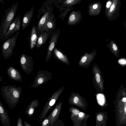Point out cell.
Returning a JSON list of instances; mask_svg holds the SVG:
<instances>
[{
	"instance_id": "2e32d148",
	"label": "cell",
	"mask_w": 126,
	"mask_h": 126,
	"mask_svg": "<svg viewBox=\"0 0 126 126\" xmlns=\"http://www.w3.org/2000/svg\"><path fill=\"white\" fill-rule=\"evenodd\" d=\"M7 73L9 77L14 81L22 82V78L19 71L12 66H10L7 69Z\"/></svg>"
},
{
	"instance_id": "7402d4cb",
	"label": "cell",
	"mask_w": 126,
	"mask_h": 126,
	"mask_svg": "<svg viewBox=\"0 0 126 126\" xmlns=\"http://www.w3.org/2000/svg\"><path fill=\"white\" fill-rule=\"evenodd\" d=\"M107 46L111 52L116 57L118 58L119 57L120 50L119 47L113 40H111L110 43L107 44Z\"/></svg>"
},
{
	"instance_id": "d6a6232c",
	"label": "cell",
	"mask_w": 126,
	"mask_h": 126,
	"mask_svg": "<svg viewBox=\"0 0 126 126\" xmlns=\"http://www.w3.org/2000/svg\"><path fill=\"white\" fill-rule=\"evenodd\" d=\"M24 126H31V125L28 123L26 121H25L24 122Z\"/></svg>"
},
{
	"instance_id": "ba28073f",
	"label": "cell",
	"mask_w": 126,
	"mask_h": 126,
	"mask_svg": "<svg viewBox=\"0 0 126 126\" xmlns=\"http://www.w3.org/2000/svg\"><path fill=\"white\" fill-rule=\"evenodd\" d=\"M112 4L110 8L105 11L106 16L110 20L115 19L117 17L121 4V0H111Z\"/></svg>"
},
{
	"instance_id": "5bb4252c",
	"label": "cell",
	"mask_w": 126,
	"mask_h": 126,
	"mask_svg": "<svg viewBox=\"0 0 126 126\" xmlns=\"http://www.w3.org/2000/svg\"><path fill=\"white\" fill-rule=\"evenodd\" d=\"M50 15L49 12L46 13L39 21L36 28V33L38 36L44 32V26Z\"/></svg>"
},
{
	"instance_id": "8d00e7d4",
	"label": "cell",
	"mask_w": 126,
	"mask_h": 126,
	"mask_svg": "<svg viewBox=\"0 0 126 126\" xmlns=\"http://www.w3.org/2000/svg\"><path fill=\"white\" fill-rule=\"evenodd\" d=\"M124 110L125 112V113H126V107H125L124 109Z\"/></svg>"
},
{
	"instance_id": "44dd1931",
	"label": "cell",
	"mask_w": 126,
	"mask_h": 126,
	"mask_svg": "<svg viewBox=\"0 0 126 126\" xmlns=\"http://www.w3.org/2000/svg\"><path fill=\"white\" fill-rule=\"evenodd\" d=\"M33 9L32 8L26 12L24 16L22 22L21 27L22 30H24L30 23L33 16Z\"/></svg>"
},
{
	"instance_id": "603a6c76",
	"label": "cell",
	"mask_w": 126,
	"mask_h": 126,
	"mask_svg": "<svg viewBox=\"0 0 126 126\" xmlns=\"http://www.w3.org/2000/svg\"><path fill=\"white\" fill-rule=\"evenodd\" d=\"M55 27V22L53 17H50L47 21L44 27V31L53 32Z\"/></svg>"
},
{
	"instance_id": "d4e9b609",
	"label": "cell",
	"mask_w": 126,
	"mask_h": 126,
	"mask_svg": "<svg viewBox=\"0 0 126 126\" xmlns=\"http://www.w3.org/2000/svg\"><path fill=\"white\" fill-rule=\"evenodd\" d=\"M50 113L46 118H45L44 120L41 123V126H49L50 123Z\"/></svg>"
},
{
	"instance_id": "e575fe53",
	"label": "cell",
	"mask_w": 126,
	"mask_h": 126,
	"mask_svg": "<svg viewBox=\"0 0 126 126\" xmlns=\"http://www.w3.org/2000/svg\"><path fill=\"white\" fill-rule=\"evenodd\" d=\"M122 101L123 102H126V97H124L123 98L122 100Z\"/></svg>"
},
{
	"instance_id": "277c9868",
	"label": "cell",
	"mask_w": 126,
	"mask_h": 126,
	"mask_svg": "<svg viewBox=\"0 0 126 126\" xmlns=\"http://www.w3.org/2000/svg\"><path fill=\"white\" fill-rule=\"evenodd\" d=\"M64 88V86L61 87L49 98L42 110L39 120V122L41 121L45 117L50 109L55 104L60 96L62 93Z\"/></svg>"
},
{
	"instance_id": "8992f818",
	"label": "cell",
	"mask_w": 126,
	"mask_h": 126,
	"mask_svg": "<svg viewBox=\"0 0 126 126\" xmlns=\"http://www.w3.org/2000/svg\"><path fill=\"white\" fill-rule=\"evenodd\" d=\"M60 34V29L53 32L49 39L50 40L47 48L46 58V62L49 61L51 58L53 49L56 46Z\"/></svg>"
},
{
	"instance_id": "e0dca14e",
	"label": "cell",
	"mask_w": 126,
	"mask_h": 126,
	"mask_svg": "<svg viewBox=\"0 0 126 126\" xmlns=\"http://www.w3.org/2000/svg\"><path fill=\"white\" fill-rule=\"evenodd\" d=\"M52 54L60 61L68 65H70V63L67 56L56 47L53 50Z\"/></svg>"
},
{
	"instance_id": "836d02e7",
	"label": "cell",
	"mask_w": 126,
	"mask_h": 126,
	"mask_svg": "<svg viewBox=\"0 0 126 126\" xmlns=\"http://www.w3.org/2000/svg\"><path fill=\"white\" fill-rule=\"evenodd\" d=\"M79 116L80 117H82L83 115V113L82 112H79Z\"/></svg>"
},
{
	"instance_id": "ac0fdd59",
	"label": "cell",
	"mask_w": 126,
	"mask_h": 126,
	"mask_svg": "<svg viewBox=\"0 0 126 126\" xmlns=\"http://www.w3.org/2000/svg\"><path fill=\"white\" fill-rule=\"evenodd\" d=\"M52 32H45L38 36L35 46L36 48H39L45 44Z\"/></svg>"
},
{
	"instance_id": "d6986e66",
	"label": "cell",
	"mask_w": 126,
	"mask_h": 126,
	"mask_svg": "<svg viewBox=\"0 0 126 126\" xmlns=\"http://www.w3.org/2000/svg\"><path fill=\"white\" fill-rule=\"evenodd\" d=\"M38 36L37 35L35 26H32L29 37L30 48L32 49L35 46Z\"/></svg>"
},
{
	"instance_id": "ffe728a7",
	"label": "cell",
	"mask_w": 126,
	"mask_h": 126,
	"mask_svg": "<svg viewBox=\"0 0 126 126\" xmlns=\"http://www.w3.org/2000/svg\"><path fill=\"white\" fill-rule=\"evenodd\" d=\"M39 104V101L38 99L32 100L26 110V114L29 117L32 116L34 113L35 108L38 107Z\"/></svg>"
},
{
	"instance_id": "4dcf8cb0",
	"label": "cell",
	"mask_w": 126,
	"mask_h": 126,
	"mask_svg": "<svg viewBox=\"0 0 126 126\" xmlns=\"http://www.w3.org/2000/svg\"><path fill=\"white\" fill-rule=\"evenodd\" d=\"M97 118L98 121H101L103 119V116L102 115L100 114L97 116Z\"/></svg>"
},
{
	"instance_id": "3957f363",
	"label": "cell",
	"mask_w": 126,
	"mask_h": 126,
	"mask_svg": "<svg viewBox=\"0 0 126 126\" xmlns=\"http://www.w3.org/2000/svg\"><path fill=\"white\" fill-rule=\"evenodd\" d=\"M19 32V31H17L15 34L6 40L2 45V54L4 59H9L12 55Z\"/></svg>"
},
{
	"instance_id": "d590c367",
	"label": "cell",
	"mask_w": 126,
	"mask_h": 126,
	"mask_svg": "<svg viewBox=\"0 0 126 126\" xmlns=\"http://www.w3.org/2000/svg\"><path fill=\"white\" fill-rule=\"evenodd\" d=\"M0 2L2 4H3L4 3L3 0H0Z\"/></svg>"
},
{
	"instance_id": "9c48e42d",
	"label": "cell",
	"mask_w": 126,
	"mask_h": 126,
	"mask_svg": "<svg viewBox=\"0 0 126 126\" xmlns=\"http://www.w3.org/2000/svg\"><path fill=\"white\" fill-rule=\"evenodd\" d=\"M97 54V52L94 49L92 52L90 53L86 52L80 58L79 62V67L84 68L88 67L91 64Z\"/></svg>"
},
{
	"instance_id": "f546056e",
	"label": "cell",
	"mask_w": 126,
	"mask_h": 126,
	"mask_svg": "<svg viewBox=\"0 0 126 126\" xmlns=\"http://www.w3.org/2000/svg\"><path fill=\"white\" fill-rule=\"evenodd\" d=\"M17 126H23V125L22 123V120L20 117H19L17 121Z\"/></svg>"
},
{
	"instance_id": "4316f807",
	"label": "cell",
	"mask_w": 126,
	"mask_h": 126,
	"mask_svg": "<svg viewBox=\"0 0 126 126\" xmlns=\"http://www.w3.org/2000/svg\"><path fill=\"white\" fill-rule=\"evenodd\" d=\"M126 60L125 59H120L118 60V63L121 65L124 66L126 64Z\"/></svg>"
},
{
	"instance_id": "cb8c5ba5",
	"label": "cell",
	"mask_w": 126,
	"mask_h": 126,
	"mask_svg": "<svg viewBox=\"0 0 126 126\" xmlns=\"http://www.w3.org/2000/svg\"><path fill=\"white\" fill-rule=\"evenodd\" d=\"M82 0H65L63 4L66 5L71 6L80 3Z\"/></svg>"
},
{
	"instance_id": "83f0119b",
	"label": "cell",
	"mask_w": 126,
	"mask_h": 126,
	"mask_svg": "<svg viewBox=\"0 0 126 126\" xmlns=\"http://www.w3.org/2000/svg\"><path fill=\"white\" fill-rule=\"evenodd\" d=\"M112 4L111 0H109L107 2L106 5V8L105 11L107 10L110 8Z\"/></svg>"
},
{
	"instance_id": "484cf974",
	"label": "cell",
	"mask_w": 126,
	"mask_h": 126,
	"mask_svg": "<svg viewBox=\"0 0 126 126\" xmlns=\"http://www.w3.org/2000/svg\"><path fill=\"white\" fill-rule=\"evenodd\" d=\"M97 98L99 104H103L104 102V99L103 95L101 94L98 95Z\"/></svg>"
},
{
	"instance_id": "4fadbf2b",
	"label": "cell",
	"mask_w": 126,
	"mask_h": 126,
	"mask_svg": "<svg viewBox=\"0 0 126 126\" xmlns=\"http://www.w3.org/2000/svg\"><path fill=\"white\" fill-rule=\"evenodd\" d=\"M0 121L4 126H10V119L0 100Z\"/></svg>"
},
{
	"instance_id": "f1b7e54d",
	"label": "cell",
	"mask_w": 126,
	"mask_h": 126,
	"mask_svg": "<svg viewBox=\"0 0 126 126\" xmlns=\"http://www.w3.org/2000/svg\"><path fill=\"white\" fill-rule=\"evenodd\" d=\"M69 110H71L72 113L75 115H78L79 113V111L78 110L75 109H70Z\"/></svg>"
},
{
	"instance_id": "74e56055",
	"label": "cell",
	"mask_w": 126,
	"mask_h": 126,
	"mask_svg": "<svg viewBox=\"0 0 126 126\" xmlns=\"http://www.w3.org/2000/svg\"></svg>"
},
{
	"instance_id": "52a82bcc",
	"label": "cell",
	"mask_w": 126,
	"mask_h": 126,
	"mask_svg": "<svg viewBox=\"0 0 126 126\" xmlns=\"http://www.w3.org/2000/svg\"><path fill=\"white\" fill-rule=\"evenodd\" d=\"M20 64L23 70L28 75L33 69L34 61L32 56L22 54L20 59Z\"/></svg>"
},
{
	"instance_id": "5b68a950",
	"label": "cell",
	"mask_w": 126,
	"mask_h": 126,
	"mask_svg": "<svg viewBox=\"0 0 126 126\" xmlns=\"http://www.w3.org/2000/svg\"><path fill=\"white\" fill-rule=\"evenodd\" d=\"M52 74L47 71L39 70L36 75L33 84L30 86L36 88L52 79Z\"/></svg>"
},
{
	"instance_id": "1f68e13d",
	"label": "cell",
	"mask_w": 126,
	"mask_h": 126,
	"mask_svg": "<svg viewBox=\"0 0 126 126\" xmlns=\"http://www.w3.org/2000/svg\"><path fill=\"white\" fill-rule=\"evenodd\" d=\"M71 9L68 8H67L66 10L65 11V12H64V13L63 14V15L65 16L66 15L67 13L69 12L71 10Z\"/></svg>"
},
{
	"instance_id": "30bf717a",
	"label": "cell",
	"mask_w": 126,
	"mask_h": 126,
	"mask_svg": "<svg viewBox=\"0 0 126 126\" xmlns=\"http://www.w3.org/2000/svg\"><path fill=\"white\" fill-rule=\"evenodd\" d=\"M20 17L19 15L14 20L10 25L3 39L7 40L14 33L20 30L21 20Z\"/></svg>"
},
{
	"instance_id": "7a4b0ae2",
	"label": "cell",
	"mask_w": 126,
	"mask_h": 126,
	"mask_svg": "<svg viewBox=\"0 0 126 126\" xmlns=\"http://www.w3.org/2000/svg\"><path fill=\"white\" fill-rule=\"evenodd\" d=\"M18 2L13 4L6 10L0 26V40L3 41L10 25L15 19L18 6Z\"/></svg>"
},
{
	"instance_id": "9a60e30c",
	"label": "cell",
	"mask_w": 126,
	"mask_h": 126,
	"mask_svg": "<svg viewBox=\"0 0 126 126\" xmlns=\"http://www.w3.org/2000/svg\"><path fill=\"white\" fill-rule=\"evenodd\" d=\"M102 5L99 2H94L88 5V12L90 16H96L101 12Z\"/></svg>"
},
{
	"instance_id": "7c38bea8",
	"label": "cell",
	"mask_w": 126,
	"mask_h": 126,
	"mask_svg": "<svg viewBox=\"0 0 126 126\" xmlns=\"http://www.w3.org/2000/svg\"><path fill=\"white\" fill-rule=\"evenodd\" d=\"M62 101L57 103L50 113V126H51L58 119L62 106Z\"/></svg>"
},
{
	"instance_id": "8fae6325",
	"label": "cell",
	"mask_w": 126,
	"mask_h": 126,
	"mask_svg": "<svg viewBox=\"0 0 126 126\" xmlns=\"http://www.w3.org/2000/svg\"><path fill=\"white\" fill-rule=\"evenodd\" d=\"M82 19L81 12L79 10L73 11L70 14L67 23L71 26H74L79 23Z\"/></svg>"
},
{
	"instance_id": "6da1fadb",
	"label": "cell",
	"mask_w": 126,
	"mask_h": 126,
	"mask_svg": "<svg viewBox=\"0 0 126 126\" xmlns=\"http://www.w3.org/2000/svg\"><path fill=\"white\" fill-rule=\"evenodd\" d=\"M2 97L10 109H12L17 104L21 96L22 88L15 85L2 86L0 89Z\"/></svg>"
}]
</instances>
